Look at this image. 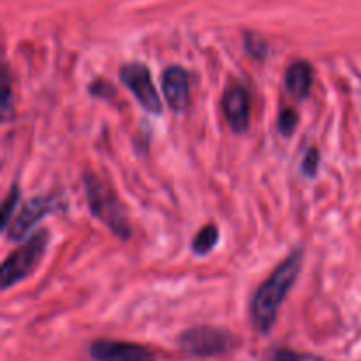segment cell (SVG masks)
I'll list each match as a JSON object with an SVG mask.
<instances>
[{
    "instance_id": "cell-4",
    "label": "cell",
    "mask_w": 361,
    "mask_h": 361,
    "mask_svg": "<svg viewBox=\"0 0 361 361\" xmlns=\"http://www.w3.org/2000/svg\"><path fill=\"white\" fill-rule=\"evenodd\" d=\"M176 342H178L180 351L189 356H197V358L226 355L238 344L235 335H231L229 331L207 326V324L189 328L180 335Z\"/></svg>"
},
{
    "instance_id": "cell-1",
    "label": "cell",
    "mask_w": 361,
    "mask_h": 361,
    "mask_svg": "<svg viewBox=\"0 0 361 361\" xmlns=\"http://www.w3.org/2000/svg\"><path fill=\"white\" fill-rule=\"evenodd\" d=\"M302 263L303 250H293L254 293L252 303H250V319H252V326L261 335L270 334L274 328L279 307L282 305L288 293L295 286L302 270Z\"/></svg>"
},
{
    "instance_id": "cell-8",
    "label": "cell",
    "mask_w": 361,
    "mask_h": 361,
    "mask_svg": "<svg viewBox=\"0 0 361 361\" xmlns=\"http://www.w3.org/2000/svg\"><path fill=\"white\" fill-rule=\"evenodd\" d=\"M222 109L229 127L235 133H245L250 120V99L249 92L240 83H233L226 88L222 97Z\"/></svg>"
},
{
    "instance_id": "cell-10",
    "label": "cell",
    "mask_w": 361,
    "mask_h": 361,
    "mask_svg": "<svg viewBox=\"0 0 361 361\" xmlns=\"http://www.w3.org/2000/svg\"><path fill=\"white\" fill-rule=\"evenodd\" d=\"M314 69L307 60H296L286 71V88L298 101L309 97L312 90Z\"/></svg>"
},
{
    "instance_id": "cell-2",
    "label": "cell",
    "mask_w": 361,
    "mask_h": 361,
    "mask_svg": "<svg viewBox=\"0 0 361 361\" xmlns=\"http://www.w3.org/2000/svg\"><path fill=\"white\" fill-rule=\"evenodd\" d=\"M83 187L85 192H87L88 208H90L92 215H94L95 219H99L104 226H108V228L122 240L129 238V219H127L126 207H123L122 201L118 200L115 190H113L108 183L102 182V180L99 178L97 175H94V173H87V175L83 176Z\"/></svg>"
},
{
    "instance_id": "cell-14",
    "label": "cell",
    "mask_w": 361,
    "mask_h": 361,
    "mask_svg": "<svg viewBox=\"0 0 361 361\" xmlns=\"http://www.w3.org/2000/svg\"><path fill=\"white\" fill-rule=\"evenodd\" d=\"M277 126H279V130H281L284 136H291V134L296 130V126H298V113H296L293 108L281 109Z\"/></svg>"
},
{
    "instance_id": "cell-5",
    "label": "cell",
    "mask_w": 361,
    "mask_h": 361,
    "mask_svg": "<svg viewBox=\"0 0 361 361\" xmlns=\"http://www.w3.org/2000/svg\"><path fill=\"white\" fill-rule=\"evenodd\" d=\"M120 80H122V83L133 92L134 97L137 99V102H140L147 111L155 113V115L161 113V97H159L157 90H155L150 71H148L147 66L137 62L126 63V66L120 69Z\"/></svg>"
},
{
    "instance_id": "cell-6",
    "label": "cell",
    "mask_w": 361,
    "mask_h": 361,
    "mask_svg": "<svg viewBox=\"0 0 361 361\" xmlns=\"http://www.w3.org/2000/svg\"><path fill=\"white\" fill-rule=\"evenodd\" d=\"M56 208H59V197L55 196H37L30 200L7 226V240H11V242L23 240L42 217L51 214Z\"/></svg>"
},
{
    "instance_id": "cell-9",
    "label": "cell",
    "mask_w": 361,
    "mask_h": 361,
    "mask_svg": "<svg viewBox=\"0 0 361 361\" xmlns=\"http://www.w3.org/2000/svg\"><path fill=\"white\" fill-rule=\"evenodd\" d=\"M162 90L169 108L183 111L189 104V74L183 67L171 66L162 74Z\"/></svg>"
},
{
    "instance_id": "cell-13",
    "label": "cell",
    "mask_w": 361,
    "mask_h": 361,
    "mask_svg": "<svg viewBox=\"0 0 361 361\" xmlns=\"http://www.w3.org/2000/svg\"><path fill=\"white\" fill-rule=\"evenodd\" d=\"M271 361H330L323 356L310 355V353H296L291 349H277L271 355Z\"/></svg>"
},
{
    "instance_id": "cell-17",
    "label": "cell",
    "mask_w": 361,
    "mask_h": 361,
    "mask_svg": "<svg viewBox=\"0 0 361 361\" xmlns=\"http://www.w3.org/2000/svg\"><path fill=\"white\" fill-rule=\"evenodd\" d=\"M90 92L95 95V97H101V99H111L113 95H116L115 87L108 83V81H94L90 87Z\"/></svg>"
},
{
    "instance_id": "cell-3",
    "label": "cell",
    "mask_w": 361,
    "mask_h": 361,
    "mask_svg": "<svg viewBox=\"0 0 361 361\" xmlns=\"http://www.w3.org/2000/svg\"><path fill=\"white\" fill-rule=\"evenodd\" d=\"M48 242L49 233L46 229H41L4 261L2 270H0V286H2V289H9L11 286L21 282L27 275H30L35 270L39 261L44 256Z\"/></svg>"
},
{
    "instance_id": "cell-7",
    "label": "cell",
    "mask_w": 361,
    "mask_h": 361,
    "mask_svg": "<svg viewBox=\"0 0 361 361\" xmlns=\"http://www.w3.org/2000/svg\"><path fill=\"white\" fill-rule=\"evenodd\" d=\"M90 356L95 361H155L154 355L143 345L109 338L92 342Z\"/></svg>"
},
{
    "instance_id": "cell-18",
    "label": "cell",
    "mask_w": 361,
    "mask_h": 361,
    "mask_svg": "<svg viewBox=\"0 0 361 361\" xmlns=\"http://www.w3.org/2000/svg\"><path fill=\"white\" fill-rule=\"evenodd\" d=\"M11 83L9 76H7V71H4L2 76V99H0V106H2L4 116H7V113L11 111Z\"/></svg>"
},
{
    "instance_id": "cell-15",
    "label": "cell",
    "mask_w": 361,
    "mask_h": 361,
    "mask_svg": "<svg viewBox=\"0 0 361 361\" xmlns=\"http://www.w3.org/2000/svg\"><path fill=\"white\" fill-rule=\"evenodd\" d=\"M18 200H20V189H18L16 185H13V187H11L9 194L6 196V200H4V204H2V229H4V231L7 229L9 222L13 221V219H11V215H13L14 208H16Z\"/></svg>"
},
{
    "instance_id": "cell-11",
    "label": "cell",
    "mask_w": 361,
    "mask_h": 361,
    "mask_svg": "<svg viewBox=\"0 0 361 361\" xmlns=\"http://www.w3.org/2000/svg\"><path fill=\"white\" fill-rule=\"evenodd\" d=\"M219 242V228L215 224H208L194 236L192 240V252L197 256H204L210 252Z\"/></svg>"
},
{
    "instance_id": "cell-16",
    "label": "cell",
    "mask_w": 361,
    "mask_h": 361,
    "mask_svg": "<svg viewBox=\"0 0 361 361\" xmlns=\"http://www.w3.org/2000/svg\"><path fill=\"white\" fill-rule=\"evenodd\" d=\"M317 164H319V152H317V148H310L303 159V173L307 176H314L317 173Z\"/></svg>"
},
{
    "instance_id": "cell-12",
    "label": "cell",
    "mask_w": 361,
    "mask_h": 361,
    "mask_svg": "<svg viewBox=\"0 0 361 361\" xmlns=\"http://www.w3.org/2000/svg\"><path fill=\"white\" fill-rule=\"evenodd\" d=\"M243 44H245L247 53H249L250 56H254V59L257 60L267 59L268 42L264 41L261 35L254 34V32H247V34L243 35Z\"/></svg>"
}]
</instances>
